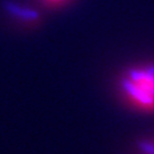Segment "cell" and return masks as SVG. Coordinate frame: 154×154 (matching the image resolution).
<instances>
[{
	"mask_svg": "<svg viewBox=\"0 0 154 154\" xmlns=\"http://www.w3.org/2000/svg\"><path fill=\"white\" fill-rule=\"evenodd\" d=\"M120 89L132 107L142 112L154 111V65L130 67L122 74Z\"/></svg>",
	"mask_w": 154,
	"mask_h": 154,
	"instance_id": "obj_1",
	"label": "cell"
},
{
	"mask_svg": "<svg viewBox=\"0 0 154 154\" xmlns=\"http://www.w3.org/2000/svg\"><path fill=\"white\" fill-rule=\"evenodd\" d=\"M7 8L11 11H13L14 14H16V15L20 14L21 17L25 18V20H29V21H33V20H35V18L38 17L37 13H34L33 11H30V9H20V7L13 5V4H9V5L7 6ZM20 15H18V16H20Z\"/></svg>",
	"mask_w": 154,
	"mask_h": 154,
	"instance_id": "obj_2",
	"label": "cell"
},
{
	"mask_svg": "<svg viewBox=\"0 0 154 154\" xmlns=\"http://www.w3.org/2000/svg\"><path fill=\"white\" fill-rule=\"evenodd\" d=\"M45 5L49 6V7H58L67 4L70 0H41Z\"/></svg>",
	"mask_w": 154,
	"mask_h": 154,
	"instance_id": "obj_3",
	"label": "cell"
}]
</instances>
